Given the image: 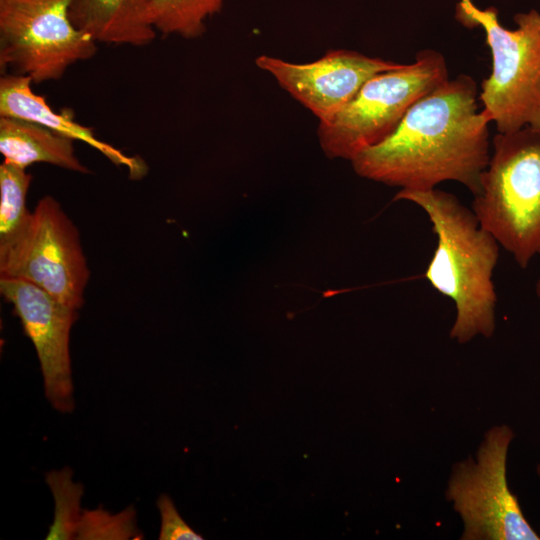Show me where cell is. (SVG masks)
<instances>
[{
	"mask_svg": "<svg viewBox=\"0 0 540 540\" xmlns=\"http://www.w3.org/2000/svg\"><path fill=\"white\" fill-rule=\"evenodd\" d=\"M477 84L466 74L420 98L396 130L352 161L361 177L407 190L455 181L473 195L490 160L488 119L477 112Z\"/></svg>",
	"mask_w": 540,
	"mask_h": 540,
	"instance_id": "obj_1",
	"label": "cell"
},
{
	"mask_svg": "<svg viewBox=\"0 0 540 540\" xmlns=\"http://www.w3.org/2000/svg\"><path fill=\"white\" fill-rule=\"evenodd\" d=\"M535 292H536L537 297L540 299V279L536 282Z\"/></svg>",
	"mask_w": 540,
	"mask_h": 540,
	"instance_id": "obj_19",
	"label": "cell"
},
{
	"mask_svg": "<svg viewBox=\"0 0 540 540\" xmlns=\"http://www.w3.org/2000/svg\"><path fill=\"white\" fill-rule=\"evenodd\" d=\"M448 79L446 60L433 49L419 51L411 64L374 75L332 120L319 123L322 150L329 158L352 161L389 137L414 103Z\"/></svg>",
	"mask_w": 540,
	"mask_h": 540,
	"instance_id": "obj_5",
	"label": "cell"
},
{
	"mask_svg": "<svg viewBox=\"0 0 540 540\" xmlns=\"http://www.w3.org/2000/svg\"><path fill=\"white\" fill-rule=\"evenodd\" d=\"M32 80L18 74H2L0 78V116L39 123L50 130L93 147L112 163L124 166L129 177L138 180L148 173V166L138 156H128L114 146L98 139L92 128L74 119L71 109L54 111L45 98L33 92Z\"/></svg>",
	"mask_w": 540,
	"mask_h": 540,
	"instance_id": "obj_11",
	"label": "cell"
},
{
	"mask_svg": "<svg viewBox=\"0 0 540 540\" xmlns=\"http://www.w3.org/2000/svg\"><path fill=\"white\" fill-rule=\"evenodd\" d=\"M161 517V526L158 539L160 540H202L180 516L172 499L162 494L156 503Z\"/></svg>",
	"mask_w": 540,
	"mask_h": 540,
	"instance_id": "obj_18",
	"label": "cell"
},
{
	"mask_svg": "<svg viewBox=\"0 0 540 540\" xmlns=\"http://www.w3.org/2000/svg\"><path fill=\"white\" fill-rule=\"evenodd\" d=\"M536 473H537V476L539 477L540 479V463L537 465L536 467Z\"/></svg>",
	"mask_w": 540,
	"mask_h": 540,
	"instance_id": "obj_20",
	"label": "cell"
},
{
	"mask_svg": "<svg viewBox=\"0 0 540 540\" xmlns=\"http://www.w3.org/2000/svg\"><path fill=\"white\" fill-rule=\"evenodd\" d=\"M514 431L491 427L475 457L452 466L446 500L463 523L462 540H540L507 482V456Z\"/></svg>",
	"mask_w": 540,
	"mask_h": 540,
	"instance_id": "obj_6",
	"label": "cell"
},
{
	"mask_svg": "<svg viewBox=\"0 0 540 540\" xmlns=\"http://www.w3.org/2000/svg\"><path fill=\"white\" fill-rule=\"evenodd\" d=\"M73 472L69 467L46 474L55 502L53 522L47 533V540L75 539L81 517L80 501L84 487L72 481Z\"/></svg>",
	"mask_w": 540,
	"mask_h": 540,
	"instance_id": "obj_16",
	"label": "cell"
},
{
	"mask_svg": "<svg viewBox=\"0 0 540 540\" xmlns=\"http://www.w3.org/2000/svg\"><path fill=\"white\" fill-rule=\"evenodd\" d=\"M457 18L468 27L481 26L490 48L492 70L479 96L482 114L498 133L540 128V13L516 14L517 27L509 30L495 8L480 10L471 0H461Z\"/></svg>",
	"mask_w": 540,
	"mask_h": 540,
	"instance_id": "obj_4",
	"label": "cell"
},
{
	"mask_svg": "<svg viewBox=\"0 0 540 540\" xmlns=\"http://www.w3.org/2000/svg\"><path fill=\"white\" fill-rule=\"evenodd\" d=\"M394 200L420 207L436 234V248L424 276L454 303L450 337L459 344L477 336L490 338L496 328L493 273L500 246L496 238L480 224L474 211L451 193L436 188L400 189Z\"/></svg>",
	"mask_w": 540,
	"mask_h": 540,
	"instance_id": "obj_2",
	"label": "cell"
},
{
	"mask_svg": "<svg viewBox=\"0 0 540 540\" xmlns=\"http://www.w3.org/2000/svg\"><path fill=\"white\" fill-rule=\"evenodd\" d=\"M472 210L526 269L540 256V128L498 133Z\"/></svg>",
	"mask_w": 540,
	"mask_h": 540,
	"instance_id": "obj_3",
	"label": "cell"
},
{
	"mask_svg": "<svg viewBox=\"0 0 540 540\" xmlns=\"http://www.w3.org/2000/svg\"><path fill=\"white\" fill-rule=\"evenodd\" d=\"M0 152L4 162L24 169L34 163H48L90 173L77 158L72 139L29 120L0 116Z\"/></svg>",
	"mask_w": 540,
	"mask_h": 540,
	"instance_id": "obj_13",
	"label": "cell"
},
{
	"mask_svg": "<svg viewBox=\"0 0 540 540\" xmlns=\"http://www.w3.org/2000/svg\"><path fill=\"white\" fill-rule=\"evenodd\" d=\"M31 181L26 169L4 161L0 165V248L15 242L29 224L26 197Z\"/></svg>",
	"mask_w": 540,
	"mask_h": 540,
	"instance_id": "obj_15",
	"label": "cell"
},
{
	"mask_svg": "<svg viewBox=\"0 0 540 540\" xmlns=\"http://www.w3.org/2000/svg\"><path fill=\"white\" fill-rule=\"evenodd\" d=\"M152 0H73L70 18L97 43L145 46L157 31L149 20Z\"/></svg>",
	"mask_w": 540,
	"mask_h": 540,
	"instance_id": "obj_12",
	"label": "cell"
},
{
	"mask_svg": "<svg viewBox=\"0 0 540 540\" xmlns=\"http://www.w3.org/2000/svg\"><path fill=\"white\" fill-rule=\"evenodd\" d=\"M255 64L310 110L319 123L332 120L368 79L401 66L400 63L343 49L329 51L309 63H292L260 55Z\"/></svg>",
	"mask_w": 540,
	"mask_h": 540,
	"instance_id": "obj_10",
	"label": "cell"
},
{
	"mask_svg": "<svg viewBox=\"0 0 540 540\" xmlns=\"http://www.w3.org/2000/svg\"><path fill=\"white\" fill-rule=\"evenodd\" d=\"M223 3L224 0H152L149 20L164 35L194 39L205 32V21L219 13Z\"/></svg>",
	"mask_w": 540,
	"mask_h": 540,
	"instance_id": "obj_14",
	"label": "cell"
},
{
	"mask_svg": "<svg viewBox=\"0 0 540 540\" xmlns=\"http://www.w3.org/2000/svg\"><path fill=\"white\" fill-rule=\"evenodd\" d=\"M0 292L13 305L34 345L47 400L61 413L72 412L75 403L69 342L78 309L22 279L0 277Z\"/></svg>",
	"mask_w": 540,
	"mask_h": 540,
	"instance_id": "obj_9",
	"label": "cell"
},
{
	"mask_svg": "<svg viewBox=\"0 0 540 540\" xmlns=\"http://www.w3.org/2000/svg\"><path fill=\"white\" fill-rule=\"evenodd\" d=\"M73 0H0V69L33 83L60 79L93 57L97 42L70 18Z\"/></svg>",
	"mask_w": 540,
	"mask_h": 540,
	"instance_id": "obj_7",
	"label": "cell"
},
{
	"mask_svg": "<svg viewBox=\"0 0 540 540\" xmlns=\"http://www.w3.org/2000/svg\"><path fill=\"white\" fill-rule=\"evenodd\" d=\"M89 276L78 230L51 196L39 200L24 233L0 248V277L33 283L78 310Z\"/></svg>",
	"mask_w": 540,
	"mask_h": 540,
	"instance_id": "obj_8",
	"label": "cell"
},
{
	"mask_svg": "<svg viewBox=\"0 0 540 540\" xmlns=\"http://www.w3.org/2000/svg\"><path fill=\"white\" fill-rule=\"evenodd\" d=\"M137 537L142 538L135 526V510L133 506H129L115 515L100 507L92 511L84 510L75 539H137Z\"/></svg>",
	"mask_w": 540,
	"mask_h": 540,
	"instance_id": "obj_17",
	"label": "cell"
}]
</instances>
